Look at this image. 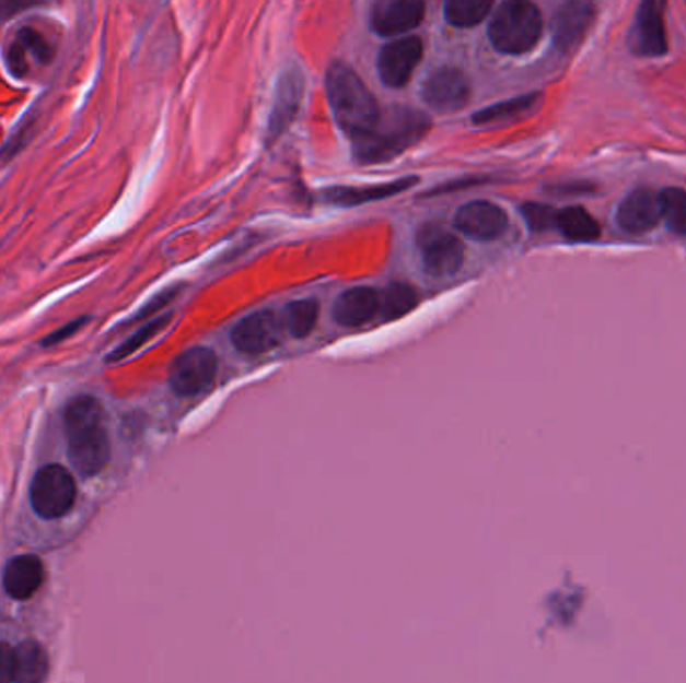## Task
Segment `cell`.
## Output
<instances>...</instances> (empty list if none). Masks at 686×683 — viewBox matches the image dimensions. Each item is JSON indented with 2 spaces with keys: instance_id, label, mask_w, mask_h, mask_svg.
<instances>
[{
  "instance_id": "7c38bea8",
  "label": "cell",
  "mask_w": 686,
  "mask_h": 683,
  "mask_svg": "<svg viewBox=\"0 0 686 683\" xmlns=\"http://www.w3.org/2000/svg\"><path fill=\"white\" fill-rule=\"evenodd\" d=\"M662 221L661 192L642 187L630 192L616 211L618 227L630 235H642L656 227Z\"/></svg>"
},
{
  "instance_id": "30bf717a",
  "label": "cell",
  "mask_w": 686,
  "mask_h": 683,
  "mask_svg": "<svg viewBox=\"0 0 686 683\" xmlns=\"http://www.w3.org/2000/svg\"><path fill=\"white\" fill-rule=\"evenodd\" d=\"M630 50L637 57H662L668 52V38H666V26L662 16V4L654 0H647L638 7L637 19L630 31L628 38Z\"/></svg>"
},
{
  "instance_id": "277c9868",
  "label": "cell",
  "mask_w": 686,
  "mask_h": 683,
  "mask_svg": "<svg viewBox=\"0 0 686 683\" xmlns=\"http://www.w3.org/2000/svg\"><path fill=\"white\" fill-rule=\"evenodd\" d=\"M544 19L536 4L510 0L500 4L490 21V40L504 55H524L538 45Z\"/></svg>"
},
{
  "instance_id": "7402d4cb",
  "label": "cell",
  "mask_w": 686,
  "mask_h": 683,
  "mask_svg": "<svg viewBox=\"0 0 686 683\" xmlns=\"http://www.w3.org/2000/svg\"><path fill=\"white\" fill-rule=\"evenodd\" d=\"M556 228L562 233L565 239L577 240V243H589L601 237V225L582 207H568L558 211Z\"/></svg>"
},
{
  "instance_id": "5b68a950",
  "label": "cell",
  "mask_w": 686,
  "mask_h": 683,
  "mask_svg": "<svg viewBox=\"0 0 686 683\" xmlns=\"http://www.w3.org/2000/svg\"><path fill=\"white\" fill-rule=\"evenodd\" d=\"M77 499V481L69 469L47 466L38 469L31 485V504L36 516L43 519H59L67 516Z\"/></svg>"
},
{
  "instance_id": "ffe728a7",
  "label": "cell",
  "mask_w": 686,
  "mask_h": 683,
  "mask_svg": "<svg viewBox=\"0 0 686 683\" xmlns=\"http://www.w3.org/2000/svg\"><path fill=\"white\" fill-rule=\"evenodd\" d=\"M542 105L540 95H524L498 103L493 107L481 108L474 115V125L476 127H490V125H502V122H512V120L524 119L532 113H536Z\"/></svg>"
},
{
  "instance_id": "603a6c76",
  "label": "cell",
  "mask_w": 686,
  "mask_h": 683,
  "mask_svg": "<svg viewBox=\"0 0 686 683\" xmlns=\"http://www.w3.org/2000/svg\"><path fill=\"white\" fill-rule=\"evenodd\" d=\"M301 89H303V79L298 71H291L277 91V103L274 108V117H271V132L279 134L288 127L291 119L295 117L298 107H300Z\"/></svg>"
},
{
  "instance_id": "4dcf8cb0",
  "label": "cell",
  "mask_w": 686,
  "mask_h": 683,
  "mask_svg": "<svg viewBox=\"0 0 686 683\" xmlns=\"http://www.w3.org/2000/svg\"><path fill=\"white\" fill-rule=\"evenodd\" d=\"M0 683H14V649L0 641Z\"/></svg>"
},
{
  "instance_id": "5bb4252c",
  "label": "cell",
  "mask_w": 686,
  "mask_h": 683,
  "mask_svg": "<svg viewBox=\"0 0 686 683\" xmlns=\"http://www.w3.org/2000/svg\"><path fill=\"white\" fill-rule=\"evenodd\" d=\"M423 12L420 0H382L373 4L372 28L382 36L402 35L423 21Z\"/></svg>"
},
{
  "instance_id": "484cf974",
  "label": "cell",
  "mask_w": 686,
  "mask_h": 683,
  "mask_svg": "<svg viewBox=\"0 0 686 683\" xmlns=\"http://www.w3.org/2000/svg\"><path fill=\"white\" fill-rule=\"evenodd\" d=\"M490 11V0H450L445 4V21L457 28H469L480 24Z\"/></svg>"
},
{
  "instance_id": "e0dca14e",
  "label": "cell",
  "mask_w": 686,
  "mask_h": 683,
  "mask_svg": "<svg viewBox=\"0 0 686 683\" xmlns=\"http://www.w3.org/2000/svg\"><path fill=\"white\" fill-rule=\"evenodd\" d=\"M45 581V565L36 555H19L4 569V589L12 600L33 598Z\"/></svg>"
},
{
  "instance_id": "f1b7e54d",
  "label": "cell",
  "mask_w": 686,
  "mask_h": 683,
  "mask_svg": "<svg viewBox=\"0 0 686 683\" xmlns=\"http://www.w3.org/2000/svg\"><path fill=\"white\" fill-rule=\"evenodd\" d=\"M522 215L526 219L528 227L536 233L542 231H548V228L556 227V211L553 207H546V204L528 203L522 207Z\"/></svg>"
},
{
  "instance_id": "cb8c5ba5",
  "label": "cell",
  "mask_w": 686,
  "mask_h": 683,
  "mask_svg": "<svg viewBox=\"0 0 686 683\" xmlns=\"http://www.w3.org/2000/svg\"><path fill=\"white\" fill-rule=\"evenodd\" d=\"M317 317H319L317 301H295L286 307V311L281 315V325L289 335L303 339L312 333L313 327L317 323Z\"/></svg>"
},
{
  "instance_id": "8fae6325",
  "label": "cell",
  "mask_w": 686,
  "mask_h": 683,
  "mask_svg": "<svg viewBox=\"0 0 686 683\" xmlns=\"http://www.w3.org/2000/svg\"><path fill=\"white\" fill-rule=\"evenodd\" d=\"M423 45L418 36H406L385 45L377 59V71L384 84L399 89L408 84L416 67L420 64Z\"/></svg>"
},
{
  "instance_id": "ac0fdd59",
  "label": "cell",
  "mask_w": 686,
  "mask_h": 683,
  "mask_svg": "<svg viewBox=\"0 0 686 683\" xmlns=\"http://www.w3.org/2000/svg\"><path fill=\"white\" fill-rule=\"evenodd\" d=\"M380 313V293L370 287H353L339 295L334 305V319L344 327H360Z\"/></svg>"
},
{
  "instance_id": "f546056e",
  "label": "cell",
  "mask_w": 686,
  "mask_h": 683,
  "mask_svg": "<svg viewBox=\"0 0 686 683\" xmlns=\"http://www.w3.org/2000/svg\"><path fill=\"white\" fill-rule=\"evenodd\" d=\"M86 319H89V317H81V319H74L72 323L60 327L55 333H50L47 339H43L40 345H43V348H53V345H57L60 341L69 339V337L74 335L79 329H83L84 325H86Z\"/></svg>"
},
{
  "instance_id": "4fadbf2b",
  "label": "cell",
  "mask_w": 686,
  "mask_h": 683,
  "mask_svg": "<svg viewBox=\"0 0 686 683\" xmlns=\"http://www.w3.org/2000/svg\"><path fill=\"white\" fill-rule=\"evenodd\" d=\"M53 57H55V48L48 43L47 36L31 26L19 28L11 45L7 47V64L11 69L12 76L16 79H24L28 74L31 62L48 64Z\"/></svg>"
},
{
  "instance_id": "9a60e30c",
  "label": "cell",
  "mask_w": 686,
  "mask_h": 683,
  "mask_svg": "<svg viewBox=\"0 0 686 683\" xmlns=\"http://www.w3.org/2000/svg\"><path fill=\"white\" fill-rule=\"evenodd\" d=\"M456 227L474 239H498L508 227V215L490 201H472L457 211Z\"/></svg>"
},
{
  "instance_id": "52a82bcc",
  "label": "cell",
  "mask_w": 686,
  "mask_h": 683,
  "mask_svg": "<svg viewBox=\"0 0 686 683\" xmlns=\"http://www.w3.org/2000/svg\"><path fill=\"white\" fill-rule=\"evenodd\" d=\"M217 377V357L211 349L193 348L173 361L168 385L181 397L205 393Z\"/></svg>"
},
{
  "instance_id": "4316f807",
  "label": "cell",
  "mask_w": 686,
  "mask_h": 683,
  "mask_svg": "<svg viewBox=\"0 0 686 683\" xmlns=\"http://www.w3.org/2000/svg\"><path fill=\"white\" fill-rule=\"evenodd\" d=\"M168 321H171V315H165V317H159V319L143 325L135 335L129 337L125 343H120L119 348L113 349V353L107 357V363H119V361L131 357L132 353H137L139 349L143 348L144 343H149L153 337L159 335L167 327Z\"/></svg>"
},
{
  "instance_id": "8992f818",
  "label": "cell",
  "mask_w": 686,
  "mask_h": 683,
  "mask_svg": "<svg viewBox=\"0 0 686 683\" xmlns=\"http://www.w3.org/2000/svg\"><path fill=\"white\" fill-rule=\"evenodd\" d=\"M416 245L421 255V264L430 276L454 275L464 263V243L444 225L428 223L420 227Z\"/></svg>"
},
{
  "instance_id": "2e32d148",
  "label": "cell",
  "mask_w": 686,
  "mask_h": 683,
  "mask_svg": "<svg viewBox=\"0 0 686 683\" xmlns=\"http://www.w3.org/2000/svg\"><path fill=\"white\" fill-rule=\"evenodd\" d=\"M594 19V7L590 2H566L556 9L553 33L556 48H568L578 45V40L586 35L590 23Z\"/></svg>"
},
{
  "instance_id": "d6986e66",
  "label": "cell",
  "mask_w": 686,
  "mask_h": 683,
  "mask_svg": "<svg viewBox=\"0 0 686 683\" xmlns=\"http://www.w3.org/2000/svg\"><path fill=\"white\" fill-rule=\"evenodd\" d=\"M416 182L418 179H399L396 182L372 185V187H339V189L325 191V199L329 203L341 204V207H356V204L370 203V201L385 199L392 195H399Z\"/></svg>"
},
{
  "instance_id": "7a4b0ae2",
  "label": "cell",
  "mask_w": 686,
  "mask_h": 683,
  "mask_svg": "<svg viewBox=\"0 0 686 683\" xmlns=\"http://www.w3.org/2000/svg\"><path fill=\"white\" fill-rule=\"evenodd\" d=\"M430 131V119L414 108L394 107L380 115L377 122L361 137L351 139L353 156L361 165L392 161L409 146L420 143Z\"/></svg>"
},
{
  "instance_id": "44dd1931",
  "label": "cell",
  "mask_w": 686,
  "mask_h": 683,
  "mask_svg": "<svg viewBox=\"0 0 686 683\" xmlns=\"http://www.w3.org/2000/svg\"><path fill=\"white\" fill-rule=\"evenodd\" d=\"M48 675V656L38 641L14 648V683H43Z\"/></svg>"
},
{
  "instance_id": "83f0119b",
  "label": "cell",
  "mask_w": 686,
  "mask_h": 683,
  "mask_svg": "<svg viewBox=\"0 0 686 683\" xmlns=\"http://www.w3.org/2000/svg\"><path fill=\"white\" fill-rule=\"evenodd\" d=\"M662 219L676 235H686V191L666 189L661 192Z\"/></svg>"
},
{
  "instance_id": "6da1fadb",
  "label": "cell",
  "mask_w": 686,
  "mask_h": 683,
  "mask_svg": "<svg viewBox=\"0 0 686 683\" xmlns=\"http://www.w3.org/2000/svg\"><path fill=\"white\" fill-rule=\"evenodd\" d=\"M65 437L72 468L83 478L98 475L111 459L105 409L95 397L79 396L65 409Z\"/></svg>"
},
{
  "instance_id": "d4e9b609",
  "label": "cell",
  "mask_w": 686,
  "mask_h": 683,
  "mask_svg": "<svg viewBox=\"0 0 686 683\" xmlns=\"http://www.w3.org/2000/svg\"><path fill=\"white\" fill-rule=\"evenodd\" d=\"M416 305L418 293L406 283H394L380 293V315L385 321H396L399 317L414 311Z\"/></svg>"
},
{
  "instance_id": "9c48e42d",
  "label": "cell",
  "mask_w": 686,
  "mask_h": 683,
  "mask_svg": "<svg viewBox=\"0 0 686 683\" xmlns=\"http://www.w3.org/2000/svg\"><path fill=\"white\" fill-rule=\"evenodd\" d=\"M283 335V325L276 313L257 311L245 317L231 331V343L245 355H264L277 348Z\"/></svg>"
},
{
  "instance_id": "3957f363",
  "label": "cell",
  "mask_w": 686,
  "mask_h": 683,
  "mask_svg": "<svg viewBox=\"0 0 686 683\" xmlns=\"http://www.w3.org/2000/svg\"><path fill=\"white\" fill-rule=\"evenodd\" d=\"M325 89L337 125L348 132L349 139L365 134L380 119L382 110L377 107L372 91L348 64L336 62L329 67L325 74Z\"/></svg>"
},
{
  "instance_id": "ba28073f",
  "label": "cell",
  "mask_w": 686,
  "mask_h": 683,
  "mask_svg": "<svg viewBox=\"0 0 686 683\" xmlns=\"http://www.w3.org/2000/svg\"><path fill=\"white\" fill-rule=\"evenodd\" d=\"M472 89L468 76L454 67H442L430 72L421 86V96L428 107L440 113H454L468 105Z\"/></svg>"
}]
</instances>
